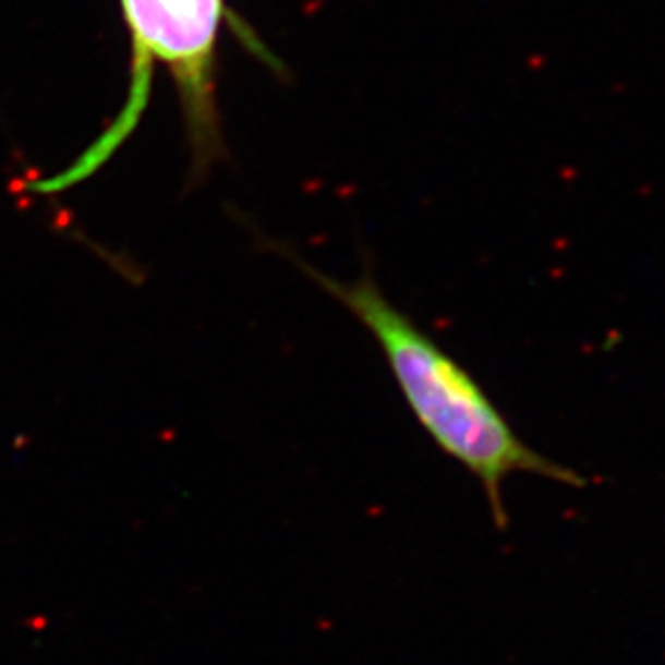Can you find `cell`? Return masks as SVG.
Here are the masks:
<instances>
[{
  "mask_svg": "<svg viewBox=\"0 0 665 665\" xmlns=\"http://www.w3.org/2000/svg\"><path fill=\"white\" fill-rule=\"evenodd\" d=\"M121 13L132 48V83L123 109L74 165L28 182V193H63L107 162L145 111L154 63L165 65L178 87L193 152L191 180H204L225 156L217 111V46L229 15L225 0H121Z\"/></svg>",
  "mask_w": 665,
  "mask_h": 665,
  "instance_id": "2",
  "label": "cell"
},
{
  "mask_svg": "<svg viewBox=\"0 0 665 665\" xmlns=\"http://www.w3.org/2000/svg\"><path fill=\"white\" fill-rule=\"evenodd\" d=\"M273 246L374 335L415 420L444 454L477 477L499 530H506L510 521L504 497V484L510 475L530 473L572 488L588 486L577 469L528 444L480 383L387 301L370 273H363L354 283H343L294 251Z\"/></svg>",
  "mask_w": 665,
  "mask_h": 665,
  "instance_id": "1",
  "label": "cell"
}]
</instances>
